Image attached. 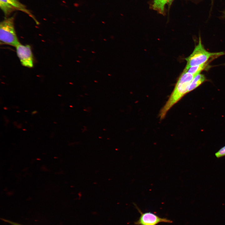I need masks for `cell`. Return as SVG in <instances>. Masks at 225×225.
Returning a JSON list of instances; mask_svg holds the SVG:
<instances>
[{"instance_id": "cell-1", "label": "cell", "mask_w": 225, "mask_h": 225, "mask_svg": "<svg viewBox=\"0 0 225 225\" xmlns=\"http://www.w3.org/2000/svg\"><path fill=\"white\" fill-rule=\"evenodd\" d=\"M195 75L183 71L176 84L174 89L165 105L160 110V119H163L169 110L186 93Z\"/></svg>"}, {"instance_id": "cell-2", "label": "cell", "mask_w": 225, "mask_h": 225, "mask_svg": "<svg viewBox=\"0 0 225 225\" xmlns=\"http://www.w3.org/2000/svg\"><path fill=\"white\" fill-rule=\"evenodd\" d=\"M14 17L6 18L0 24L1 44H7L16 47L19 42L14 25Z\"/></svg>"}, {"instance_id": "cell-3", "label": "cell", "mask_w": 225, "mask_h": 225, "mask_svg": "<svg viewBox=\"0 0 225 225\" xmlns=\"http://www.w3.org/2000/svg\"><path fill=\"white\" fill-rule=\"evenodd\" d=\"M224 53L223 52H211L206 50L202 44L199 37L198 44L195 47L192 53L185 58L187 64L185 68L199 65L206 63L208 60L214 56H219Z\"/></svg>"}, {"instance_id": "cell-4", "label": "cell", "mask_w": 225, "mask_h": 225, "mask_svg": "<svg viewBox=\"0 0 225 225\" xmlns=\"http://www.w3.org/2000/svg\"><path fill=\"white\" fill-rule=\"evenodd\" d=\"M140 214L139 219L134 222L135 225H157L161 222L171 223L172 221L166 218H162L151 212L143 213L134 204Z\"/></svg>"}, {"instance_id": "cell-5", "label": "cell", "mask_w": 225, "mask_h": 225, "mask_svg": "<svg viewBox=\"0 0 225 225\" xmlns=\"http://www.w3.org/2000/svg\"><path fill=\"white\" fill-rule=\"evenodd\" d=\"M16 47L17 56L22 65L28 68H32L33 66V58L30 46L20 43Z\"/></svg>"}, {"instance_id": "cell-6", "label": "cell", "mask_w": 225, "mask_h": 225, "mask_svg": "<svg viewBox=\"0 0 225 225\" xmlns=\"http://www.w3.org/2000/svg\"><path fill=\"white\" fill-rule=\"evenodd\" d=\"M0 7L6 16L16 10H19L27 13L35 20L25 6L18 0H0Z\"/></svg>"}, {"instance_id": "cell-7", "label": "cell", "mask_w": 225, "mask_h": 225, "mask_svg": "<svg viewBox=\"0 0 225 225\" xmlns=\"http://www.w3.org/2000/svg\"><path fill=\"white\" fill-rule=\"evenodd\" d=\"M205 80V77L203 74H199L195 76L189 86L188 93L196 88L204 82Z\"/></svg>"}, {"instance_id": "cell-8", "label": "cell", "mask_w": 225, "mask_h": 225, "mask_svg": "<svg viewBox=\"0 0 225 225\" xmlns=\"http://www.w3.org/2000/svg\"><path fill=\"white\" fill-rule=\"evenodd\" d=\"M168 0H153L152 5L153 9L162 14H164L165 7Z\"/></svg>"}, {"instance_id": "cell-9", "label": "cell", "mask_w": 225, "mask_h": 225, "mask_svg": "<svg viewBox=\"0 0 225 225\" xmlns=\"http://www.w3.org/2000/svg\"><path fill=\"white\" fill-rule=\"evenodd\" d=\"M206 65V64L205 63L199 65L185 68L183 71L196 76L200 74L201 72L205 68Z\"/></svg>"}, {"instance_id": "cell-10", "label": "cell", "mask_w": 225, "mask_h": 225, "mask_svg": "<svg viewBox=\"0 0 225 225\" xmlns=\"http://www.w3.org/2000/svg\"><path fill=\"white\" fill-rule=\"evenodd\" d=\"M217 158H220L225 156V146L221 148L215 154Z\"/></svg>"}, {"instance_id": "cell-11", "label": "cell", "mask_w": 225, "mask_h": 225, "mask_svg": "<svg viewBox=\"0 0 225 225\" xmlns=\"http://www.w3.org/2000/svg\"><path fill=\"white\" fill-rule=\"evenodd\" d=\"M3 220L5 222H8V223L11 224L12 225H22L21 224H19L18 223H17L11 221H9L8 220H7L5 219H3Z\"/></svg>"}, {"instance_id": "cell-12", "label": "cell", "mask_w": 225, "mask_h": 225, "mask_svg": "<svg viewBox=\"0 0 225 225\" xmlns=\"http://www.w3.org/2000/svg\"><path fill=\"white\" fill-rule=\"evenodd\" d=\"M173 0H168L167 4L169 6H170Z\"/></svg>"}, {"instance_id": "cell-13", "label": "cell", "mask_w": 225, "mask_h": 225, "mask_svg": "<svg viewBox=\"0 0 225 225\" xmlns=\"http://www.w3.org/2000/svg\"><path fill=\"white\" fill-rule=\"evenodd\" d=\"M36 113H37V112L36 111H34L33 112H32V114H35Z\"/></svg>"}, {"instance_id": "cell-14", "label": "cell", "mask_w": 225, "mask_h": 225, "mask_svg": "<svg viewBox=\"0 0 225 225\" xmlns=\"http://www.w3.org/2000/svg\"><path fill=\"white\" fill-rule=\"evenodd\" d=\"M223 13H224V16L225 17V12H223Z\"/></svg>"}]
</instances>
